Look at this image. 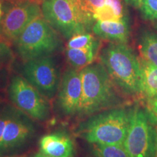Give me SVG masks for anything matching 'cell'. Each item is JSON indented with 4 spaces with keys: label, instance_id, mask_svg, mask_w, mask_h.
<instances>
[{
    "label": "cell",
    "instance_id": "9a60e30c",
    "mask_svg": "<svg viewBox=\"0 0 157 157\" xmlns=\"http://www.w3.org/2000/svg\"><path fill=\"white\" fill-rule=\"evenodd\" d=\"M99 42L84 49L68 48L66 50V57L72 67L81 70L93 63L99 50Z\"/></svg>",
    "mask_w": 157,
    "mask_h": 157
},
{
    "label": "cell",
    "instance_id": "ba28073f",
    "mask_svg": "<svg viewBox=\"0 0 157 157\" xmlns=\"http://www.w3.org/2000/svg\"><path fill=\"white\" fill-rule=\"evenodd\" d=\"M22 76L48 99L53 98L58 92L60 74L52 57H42L25 62Z\"/></svg>",
    "mask_w": 157,
    "mask_h": 157
},
{
    "label": "cell",
    "instance_id": "8fae6325",
    "mask_svg": "<svg viewBox=\"0 0 157 157\" xmlns=\"http://www.w3.org/2000/svg\"><path fill=\"white\" fill-rule=\"evenodd\" d=\"M82 92L81 70L68 68L60 80L58 93V106L66 115L77 113Z\"/></svg>",
    "mask_w": 157,
    "mask_h": 157
},
{
    "label": "cell",
    "instance_id": "44dd1931",
    "mask_svg": "<svg viewBox=\"0 0 157 157\" xmlns=\"http://www.w3.org/2000/svg\"><path fill=\"white\" fill-rule=\"evenodd\" d=\"M93 16L96 21H119L121 20L116 15L113 10L106 4H104L96 10Z\"/></svg>",
    "mask_w": 157,
    "mask_h": 157
},
{
    "label": "cell",
    "instance_id": "7402d4cb",
    "mask_svg": "<svg viewBox=\"0 0 157 157\" xmlns=\"http://www.w3.org/2000/svg\"><path fill=\"white\" fill-rule=\"evenodd\" d=\"M17 108L13 107L7 104L0 103V146H1V140L2 135L5 130V126L7 124L10 119L16 111Z\"/></svg>",
    "mask_w": 157,
    "mask_h": 157
},
{
    "label": "cell",
    "instance_id": "83f0119b",
    "mask_svg": "<svg viewBox=\"0 0 157 157\" xmlns=\"http://www.w3.org/2000/svg\"><path fill=\"white\" fill-rule=\"evenodd\" d=\"M6 1L9 2H14L21 1V0H6ZM31 1L35 2H37V3H39V4H42L43 0H31Z\"/></svg>",
    "mask_w": 157,
    "mask_h": 157
},
{
    "label": "cell",
    "instance_id": "2e32d148",
    "mask_svg": "<svg viewBox=\"0 0 157 157\" xmlns=\"http://www.w3.org/2000/svg\"><path fill=\"white\" fill-rule=\"evenodd\" d=\"M138 50L142 60L157 67V33L143 30L138 38Z\"/></svg>",
    "mask_w": 157,
    "mask_h": 157
},
{
    "label": "cell",
    "instance_id": "6da1fadb",
    "mask_svg": "<svg viewBox=\"0 0 157 157\" xmlns=\"http://www.w3.org/2000/svg\"><path fill=\"white\" fill-rule=\"evenodd\" d=\"M81 71L82 92L76 113L78 116L90 117L121 104L117 86L101 62L91 63Z\"/></svg>",
    "mask_w": 157,
    "mask_h": 157
},
{
    "label": "cell",
    "instance_id": "484cf974",
    "mask_svg": "<svg viewBox=\"0 0 157 157\" xmlns=\"http://www.w3.org/2000/svg\"><path fill=\"white\" fill-rule=\"evenodd\" d=\"M148 108L151 112L154 113L157 117V98L151 101H148Z\"/></svg>",
    "mask_w": 157,
    "mask_h": 157
},
{
    "label": "cell",
    "instance_id": "9c48e42d",
    "mask_svg": "<svg viewBox=\"0 0 157 157\" xmlns=\"http://www.w3.org/2000/svg\"><path fill=\"white\" fill-rule=\"evenodd\" d=\"M10 4L2 17L0 29L8 42H15L29 23L42 14V8L40 4L31 0H21Z\"/></svg>",
    "mask_w": 157,
    "mask_h": 157
},
{
    "label": "cell",
    "instance_id": "1f68e13d",
    "mask_svg": "<svg viewBox=\"0 0 157 157\" xmlns=\"http://www.w3.org/2000/svg\"><path fill=\"white\" fill-rule=\"evenodd\" d=\"M156 29H157V23H156Z\"/></svg>",
    "mask_w": 157,
    "mask_h": 157
},
{
    "label": "cell",
    "instance_id": "f1b7e54d",
    "mask_svg": "<svg viewBox=\"0 0 157 157\" xmlns=\"http://www.w3.org/2000/svg\"><path fill=\"white\" fill-rule=\"evenodd\" d=\"M32 157H50V156H46V155L43 154L42 153L39 152V153H38V154H35L34 156H32Z\"/></svg>",
    "mask_w": 157,
    "mask_h": 157
},
{
    "label": "cell",
    "instance_id": "f546056e",
    "mask_svg": "<svg viewBox=\"0 0 157 157\" xmlns=\"http://www.w3.org/2000/svg\"><path fill=\"white\" fill-rule=\"evenodd\" d=\"M3 12H2V4L0 2V26H1V20L2 17Z\"/></svg>",
    "mask_w": 157,
    "mask_h": 157
},
{
    "label": "cell",
    "instance_id": "7c38bea8",
    "mask_svg": "<svg viewBox=\"0 0 157 157\" xmlns=\"http://www.w3.org/2000/svg\"><path fill=\"white\" fill-rule=\"evenodd\" d=\"M74 143L70 135L63 132L50 133L39 140V149L50 157H74Z\"/></svg>",
    "mask_w": 157,
    "mask_h": 157
},
{
    "label": "cell",
    "instance_id": "4fadbf2b",
    "mask_svg": "<svg viewBox=\"0 0 157 157\" xmlns=\"http://www.w3.org/2000/svg\"><path fill=\"white\" fill-rule=\"evenodd\" d=\"M93 32L100 39L113 43H127L129 37V25L126 16L119 21H100L94 23Z\"/></svg>",
    "mask_w": 157,
    "mask_h": 157
},
{
    "label": "cell",
    "instance_id": "ffe728a7",
    "mask_svg": "<svg viewBox=\"0 0 157 157\" xmlns=\"http://www.w3.org/2000/svg\"><path fill=\"white\" fill-rule=\"evenodd\" d=\"M13 60V54L8 41L0 35V68L7 67Z\"/></svg>",
    "mask_w": 157,
    "mask_h": 157
},
{
    "label": "cell",
    "instance_id": "52a82bcc",
    "mask_svg": "<svg viewBox=\"0 0 157 157\" xmlns=\"http://www.w3.org/2000/svg\"><path fill=\"white\" fill-rule=\"evenodd\" d=\"M7 93L15 108L31 119L44 121L48 118L50 105L47 98L23 76L15 75L10 78Z\"/></svg>",
    "mask_w": 157,
    "mask_h": 157
},
{
    "label": "cell",
    "instance_id": "603a6c76",
    "mask_svg": "<svg viewBox=\"0 0 157 157\" xmlns=\"http://www.w3.org/2000/svg\"><path fill=\"white\" fill-rule=\"evenodd\" d=\"M105 4L109 5L113 10L116 15L119 18L122 19L124 17L122 0H105Z\"/></svg>",
    "mask_w": 157,
    "mask_h": 157
},
{
    "label": "cell",
    "instance_id": "277c9868",
    "mask_svg": "<svg viewBox=\"0 0 157 157\" xmlns=\"http://www.w3.org/2000/svg\"><path fill=\"white\" fill-rule=\"evenodd\" d=\"M41 8L44 19L67 39L89 32L95 21L81 0H43Z\"/></svg>",
    "mask_w": 157,
    "mask_h": 157
},
{
    "label": "cell",
    "instance_id": "4dcf8cb0",
    "mask_svg": "<svg viewBox=\"0 0 157 157\" xmlns=\"http://www.w3.org/2000/svg\"><path fill=\"white\" fill-rule=\"evenodd\" d=\"M2 157H26L25 156H2Z\"/></svg>",
    "mask_w": 157,
    "mask_h": 157
},
{
    "label": "cell",
    "instance_id": "d6986e66",
    "mask_svg": "<svg viewBox=\"0 0 157 157\" xmlns=\"http://www.w3.org/2000/svg\"><path fill=\"white\" fill-rule=\"evenodd\" d=\"M139 8L143 19L157 21V0H142Z\"/></svg>",
    "mask_w": 157,
    "mask_h": 157
},
{
    "label": "cell",
    "instance_id": "4316f807",
    "mask_svg": "<svg viewBox=\"0 0 157 157\" xmlns=\"http://www.w3.org/2000/svg\"><path fill=\"white\" fill-rule=\"evenodd\" d=\"M124 1L127 4L135 7V8H139L142 0H124Z\"/></svg>",
    "mask_w": 157,
    "mask_h": 157
},
{
    "label": "cell",
    "instance_id": "e0dca14e",
    "mask_svg": "<svg viewBox=\"0 0 157 157\" xmlns=\"http://www.w3.org/2000/svg\"><path fill=\"white\" fill-rule=\"evenodd\" d=\"M92 145L93 157H129L123 145Z\"/></svg>",
    "mask_w": 157,
    "mask_h": 157
},
{
    "label": "cell",
    "instance_id": "ac0fdd59",
    "mask_svg": "<svg viewBox=\"0 0 157 157\" xmlns=\"http://www.w3.org/2000/svg\"><path fill=\"white\" fill-rule=\"evenodd\" d=\"M98 42V40L89 32L74 35L68 39V48L84 49L91 46Z\"/></svg>",
    "mask_w": 157,
    "mask_h": 157
},
{
    "label": "cell",
    "instance_id": "30bf717a",
    "mask_svg": "<svg viewBox=\"0 0 157 157\" xmlns=\"http://www.w3.org/2000/svg\"><path fill=\"white\" fill-rule=\"evenodd\" d=\"M28 115L16 109L6 124L0 146V156L21 148L34 134V127Z\"/></svg>",
    "mask_w": 157,
    "mask_h": 157
},
{
    "label": "cell",
    "instance_id": "d4e9b609",
    "mask_svg": "<svg viewBox=\"0 0 157 157\" xmlns=\"http://www.w3.org/2000/svg\"><path fill=\"white\" fill-rule=\"evenodd\" d=\"M8 71L7 68H0V101L2 99L8 82Z\"/></svg>",
    "mask_w": 157,
    "mask_h": 157
},
{
    "label": "cell",
    "instance_id": "5bb4252c",
    "mask_svg": "<svg viewBox=\"0 0 157 157\" xmlns=\"http://www.w3.org/2000/svg\"><path fill=\"white\" fill-rule=\"evenodd\" d=\"M140 59V97L148 101L157 98V67Z\"/></svg>",
    "mask_w": 157,
    "mask_h": 157
},
{
    "label": "cell",
    "instance_id": "cb8c5ba5",
    "mask_svg": "<svg viewBox=\"0 0 157 157\" xmlns=\"http://www.w3.org/2000/svg\"><path fill=\"white\" fill-rule=\"evenodd\" d=\"M105 0H81L84 8L94 14L95 11L105 4Z\"/></svg>",
    "mask_w": 157,
    "mask_h": 157
},
{
    "label": "cell",
    "instance_id": "7a4b0ae2",
    "mask_svg": "<svg viewBox=\"0 0 157 157\" xmlns=\"http://www.w3.org/2000/svg\"><path fill=\"white\" fill-rule=\"evenodd\" d=\"M99 59L119 90L132 98L140 97V59L127 43L110 42Z\"/></svg>",
    "mask_w": 157,
    "mask_h": 157
},
{
    "label": "cell",
    "instance_id": "5b68a950",
    "mask_svg": "<svg viewBox=\"0 0 157 157\" xmlns=\"http://www.w3.org/2000/svg\"><path fill=\"white\" fill-rule=\"evenodd\" d=\"M14 42L17 54L24 62L50 56L61 45L58 31L42 13L29 23Z\"/></svg>",
    "mask_w": 157,
    "mask_h": 157
},
{
    "label": "cell",
    "instance_id": "3957f363",
    "mask_svg": "<svg viewBox=\"0 0 157 157\" xmlns=\"http://www.w3.org/2000/svg\"><path fill=\"white\" fill-rule=\"evenodd\" d=\"M131 109L113 108L90 116L78 129L91 144L123 145L128 132Z\"/></svg>",
    "mask_w": 157,
    "mask_h": 157
},
{
    "label": "cell",
    "instance_id": "8992f818",
    "mask_svg": "<svg viewBox=\"0 0 157 157\" xmlns=\"http://www.w3.org/2000/svg\"><path fill=\"white\" fill-rule=\"evenodd\" d=\"M123 146L129 157H157V117L148 107L131 109Z\"/></svg>",
    "mask_w": 157,
    "mask_h": 157
}]
</instances>
